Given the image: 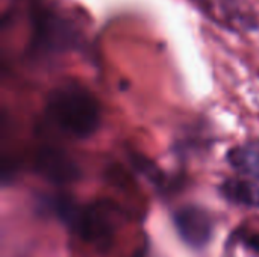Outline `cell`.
<instances>
[{
	"instance_id": "obj_1",
	"label": "cell",
	"mask_w": 259,
	"mask_h": 257,
	"mask_svg": "<svg viewBox=\"0 0 259 257\" xmlns=\"http://www.w3.org/2000/svg\"><path fill=\"white\" fill-rule=\"evenodd\" d=\"M46 115L62 135L85 139L100 126L99 100L85 86L68 83L53 89L47 98Z\"/></svg>"
},
{
	"instance_id": "obj_2",
	"label": "cell",
	"mask_w": 259,
	"mask_h": 257,
	"mask_svg": "<svg viewBox=\"0 0 259 257\" xmlns=\"http://www.w3.org/2000/svg\"><path fill=\"white\" fill-rule=\"evenodd\" d=\"M55 211L85 242L97 248H108L111 245L115 232V214L111 204L96 203L79 208L61 198L55 201Z\"/></svg>"
},
{
	"instance_id": "obj_3",
	"label": "cell",
	"mask_w": 259,
	"mask_h": 257,
	"mask_svg": "<svg viewBox=\"0 0 259 257\" xmlns=\"http://www.w3.org/2000/svg\"><path fill=\"white\" fill-rule=\"evenodd\" d=\"M35 170L55 185H68L80 179V168L73 158L55 147H42L36 151Z\"/></svg>"
},
{
	"instance_id": "obj_4",
	"label": "cell",
	"mask_w": 259,
	"mask_h": 257,
	"mask_svg": "<svg viewBox=\"0 0 259 257\" xmlns=\"http://www.w3.org/2000/svg\"><path fill=\"white\" fill-rule=\"evenodd\" d=\"M175 226L182 241L193 248H203L214 230L211 215L199 206H184L176 211Z\"/></svg>"
},
{
	"instance_id": "obj_5",
	"label": "cell",
	"mask_w": 259,
	"mask_h": 257,
	"mask_svg": "<svg viewBox=\"0 0 259 257\" xmlns=\"http://www.w3.org/2000/svg\"><path fill=\"white\" fill-rule=\"evenodd\" d=\"M76 32L73 26L55 14H42L36 21V47L46 52H61L74 45Z\"/></svg>"
},
{
	"instance_id": "obj_6",
	"label": "cell",
	"mask_w": 259,
	"mask_h": 257,
	"mask_svg": "<svg viewBox=\"0 0 259 257\" xmlns=\"http://www.w3.org/2000/svg\"><path fill=\"white\" fill-rule=\"evenodd\" d=\"M222 195L238 206L259 208V185L243 179H228L220 186Z\"/></svg>"
},
{
	"instance_id": "obj_7",
	"label": "cell",
	"mask_w": 259,
	"mask_h": 257,
	"mask_svg": "<svg viewBox=\"0 0 259 257\" xmlns=\"http://www.w3.org/2000/svg\"><path fill=\"white\" fill-rule=\"evenodd\" d=\"M228 162L238 173L259 180V141L246 142L229 150Z\"/></svg>"
},
{
	"instance_id": "obj_8",
	"label": "cell",
	"mask_w": 259,
	"mask_h": 257,
	"mask_svg": "<svg viewBox=\"0 0 259 257\" xmlns=\"http://www.w3.org/2000/svg\"><path fill=\"white\" fill-rule=\"evenodd\" d=\"M247 247L252 250V251H255L256 254H259V233L256 235H253V236H250L249 239H247Z\"/></svg>"
}]
</instances>
